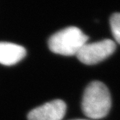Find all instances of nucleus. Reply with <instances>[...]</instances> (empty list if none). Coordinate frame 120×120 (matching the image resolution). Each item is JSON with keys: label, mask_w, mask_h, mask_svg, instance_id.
Masks as SVG:
<instances>
[{"label": "nucleus", "mask_w": 120, "mask_h": 120, "mask_svg": "<svg viewBox=\"0 0 120 120\" xmlns=\"http://www.w3.org/2000/svg\"><path fill=\"white\" fill-rule=\"evenodd\" d=\"M111 105L109 91L104 83L95 81L87 86L82 101V109L86 116L101 119L108 114Z\"/></svg>", "instance_id": "1"}, {"label": "nucleus", "mask_w": 120, "mask_h": 120, "mask_svg": "<svg viewBox=\"0 0 120 120\" xmlns=\"http://www.w3.org/2000/svg\"><path fill=\"white\" fill-rule=\"evenodd\" d=\"M89 37L76 27H68L52 35L48 46L51 51L64 56L77 55Z\"/></svg>", "instance_id": "2"}, {"label": "nucleus", "mask_w": 120, "mask_h": 120, "mask_svg": "<svg viewBox=\"0 0 120 120\" xmlns=\"http://www.w3.org/2000/svg\"><path fill=\"white\" fill-rule=\"evenodd\" d=\"M115 49V43L110 39H105L98 42L85 43L76 56L83 64H95L111 56Z\"/></svg>", "instance_id": "3"}, {"label": "nucleus", "mask_w": 120, "mask_h": 120, "mask_svg": "<svg viewBox=\"0 0 120 120\" xmlns=\"http://www.w3.org/2000/svg\"><path fill=\"white\" fill-rule=\"evenodd\" d=\"M66 105L61 100L46 103L32 110L27 116L28 120H61L65 114Z\"/></svg>", "instance_id": "4"}, {"label": "nucleus", "mask_w": 120, "mask_h": 120, "mask_svg": "<svg viewBox=\"0 0 120 120\" xmlns=\"http://www.w3.org/2000/svg\"><path fill=\"white\" fill-rule=\"evenodd\" d=\"M26 56L25 49L19 45L8 42H0V64L12 66Z\"/></svg>", "instance_id": "5"}, {"label": "nucleus", "mask_w": 120, "mask_h": 120, "mask_svg": "<svg viewBox=\"0 0 120 120\" xmlns=\"http://www.w3.org/2000/svg\"><path fill=\"white\" fill-rule=\"evenodd\" d=\"M110 25L114 39L120 44V13H114L112 15Z\"/></svg>", "instance_id": "6"}, {"label": "nucleus", "mask_w": 120, "mask_h": 120, "mask_svg": "<svg viewBox=\"0 0 120 120\" xmlns=\"http://www.w3.org/2000/svg\"><path fill=\"white\" fill-rule=\"evenodd\" d=\"M76 120H83V119H76Z\"/></svg>", "instance_id": "7"}]
</instances>
